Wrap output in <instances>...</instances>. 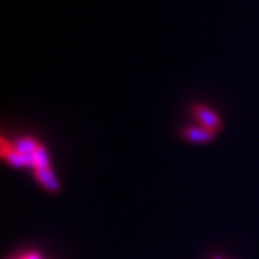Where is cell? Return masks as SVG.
Wrapping results in <instances>:
<instances>
[{
  "instance_id": "1",
  "label": "cell",
  "mask_w": 259,
  "mask_h": 259,
  "mask_svg": "<svg viewBox=\"0 0 259 259\" xmlns=\"http://www.w3.org/2000/svg\"><path fill=\"white\" fill-rule=\"evenodd\" d=\"M191 114L198 122V125L211 130V132H214V133H219L220 130H222V119H220V116L215 113L214 109L208 108L206 105L195 103L191 108Z\"/></svg>"
},
{
  "instance_id": "2",
  "label": "cell",
  "mask_w": 259,
  "mask_h": 259,
  "mask_svg": "<svg viewBox=\"0 0 259 259\" xmlns=\"http://www.w3.org/2000/svg\"><path fill=\"white\" fill-rule=\"evenodd\" d=\"M217 133L211 132V130L201 126V125H194V126H184L181 128V136L188 142L192 144H206L211 142L215 138Z\"/></svg>"
},
{
  "instance_id": "3",
  "label": "cell",
  "mask_w": 259,
  "mask_h": 259,
  "mask_svg": "<svg viewBox=\"0 0 259 259\" xmlns=\"http://www.w3.org/2000/svg\"><path fill=\"white\" fill-rule=\"evenodd\" d=\"M34 177L39 181V184L47 189L52 194H58L61 191V184L57 178V175L53 174L52 165L50 167H42V169H34Z\"/></svg>"
},
{
  "instance_id": "4",
  "label": "cell",
  "mask_w": 259,
  "mask_h": 259,
  "mask_svg": "<svg viewBox=\"0 0 259 259\" xmlns=\"http://www.w3.org/2000/svg\"><path fill=\"white\" fill-rule=\"evenodd\" d=\"M39 144L41 142H38L31 136H21V138H17L16 141H13L14 150L22 153V155H25V156H33L34 150L38 149Z\"/></svg>"
},
{
  "instance_id": "5",
  "label": "cell",
  "mask_w": 259,
  "mask_h": 259,
  "mask_svg": "<svg viewBox=\"0 0 259 259\" xmlns=\"http://www.w3.org/2000/svg\"><path fill=\"white\" fill-rule=\"evenodd\" d=\"M2 158H4L8 164H11L13 167H17V169L30 167V169H33V158H31V156H25V155H22V153H19V152H16L14 149L10 150V152H7V153H4Z\"/></svg>"
},
{
  "instance_id": "6",
  "label": "cell",
  "mask_w": 259,
  "mask_h": 259,
  "mask_svg": "<svg viewBox=\"0 0 259 259\" xmlns=\"http://www.w3.org/2000/svg\"><path fill=\"white\" fill-rule=\"evenodd\" d=\"M31 158H33V170L34 169H42V167H50V165H52L49 153H47V149L42 144L38 145V149L34 150Z\"/></svg>"
},
{
  "instance_id": "7",
  "label": "cell",
  "mask_w": 259,
  "mask_h": 259,
  "mask_svg": "<svg viewBox=\"0 0 259 259\" xmlns=\"http://www.w3.org/2000/svg\"><path fill=\"white\" fill-rule=\"evenodd\" d=\"M17 259H42L41 254L38 251H28L25 254H22L21 257H17Z\"/></svg>"
},
{
  "instance_id": "8",
  "label": "cell",
  "mask_w": 259,
  "mask_h": 259,
  "mask_svg": "<svg viewBox=\"0 0 259 259\" xmlns=\"http://www.w3.org/2000/svg\"><path fill=\"white\" fill-rule=\"evenodd\" d=\"M209 259H228V257H222V256H211Z\"/></svg>"
}]
</instances>
